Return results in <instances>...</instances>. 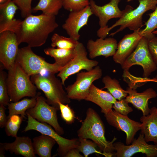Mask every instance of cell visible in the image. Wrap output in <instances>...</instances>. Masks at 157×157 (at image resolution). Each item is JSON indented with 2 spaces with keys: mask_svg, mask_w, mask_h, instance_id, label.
Here are the masks:
<instances>
[{
  "mask_svg": "<svg viewBox=\"0 0 157 157\" xmlns=\"http://www.w3.org/2000/svg\"><path fill=\"white\" fill-rule=\"evenodd\" d=\"M58 26L55 15L31 14L23 20L17 19L11 31L16 35L19 44L25 43L31 48L37 47L43 45Z\"/></svg>",
  "mask_w": 157,
  "mask_h": 157,
  "instance_id": "6da1fadb",
  "label": "cell"
},
{
  "mask_svg": "<svg viewBox=\"0 0 157 157\" xmlns=\"http://www.w3.org/2000/svg\"><path fill=\"white\" fill-rule=\"evenodd\" d=\"M79 138L90 139L95 143L106 157L114 156L115 150L113 143L116 138L110 142L105 136V129L100 116L93 108H89L86 117L77 131Z\"/></svg>",
  "mask_w": 157,
  "mask_h": 157,
  "instance_id": "7a4b0ae2",
  "label": "cell"
},
{
  "mask_svg": "<svg viewBox=\"0 0 157 157\" xmlns=\"http://www.w3.org/2000/svg\"><path fill=\"white\" fill-rule=\"evenodd\" d=\"M8 70L6 82L10 101L17 102L24 97L37 96V87L17 62L15 61Z\"/></svg>",
  "mask_w": 157,
  "mask_h": 157,
  "instance_id": "3957f363",
  "label": "cell"
},
{
  "mask_svg": "<svg viewBox=\"0 0 157 157\" xmlns=\"http://www.w3.org/2000/svg\"><path fill=\"white\" fill-rule=\"evenodd\" d=\"M139 4L135 9H133L119 18L110 27L101 31H97V36L105 38L109 32L115 27L120 26L119 28L109 36H113L126 28L133 31L137 30L143 26L142 16L146 12L150 10H154L157 6L156 0H138Z\"/></svg>",
  "mask_w": 157,
  "mask_h": 157,
  "instance_id": "277c9868",
  "label": "cell"
},
{
  "mask_svg": "<svg viewBox=\"0 0 157 157\" xmlns=\"http://www.w3.org/2000/svg\"><path fill=\"white\" fill-rule=\"evenodd\" d=\"M55 74L49 72L45 74L39 73L31 76V81L37 89L44 92L47 103L60 110L58 102L67 104L71 101L61 81Z\"/></svg>",
  "mask_w": 157,
  "mask_h": 157,
  "instance_id": "5b68a950",
  "label": "cell"
},
{
  "mask_svg": "<svg viewBox=\"0 0 157 157\" xmlns=\"http://www.w3.org/2000/svg\"><path fill=\"white\" fill-rule=\"evenodd\" d=\"M16 61L30 76L43 71L55 74L62 67L55 63L47 62L44 58L35 54L28 46L19 49Z\"/></svg>",
  "mask_w": 157,
  "mask_h": 157,
  "instance_id": "8992f818",
  "label": "cell"
},
{
  "mask_svg": "<svg viewBox=\"0 0 157 157\" xmlns=\"http://www.w3.org/2000/svg\"><path fill=\"white\" fill-rule=\"evenodd\" d=\"M148 39L142 37L136 48L121 65L124 70L128 71L133 65L141 66L143 68V77L147 78L157 69L148 47Z\"/></svg>",
  "mask_w": 157,
  "mask_h": 157,
  "instance_id": "52a82bcc",
  "label": "cell"
},
{
  "mask_svg": "<svg viewBox=\"0 0 157 157\" xmlns=\"http://www.w3.org/2000/svg\"><path fill=\"white\" fill-rule=\"evenodd\" d=\"M102 75V69L98 66L90 71L78 73L75 82L65 88L68 97L78 101L85 100L93 83Z\"/></svg>",
  "mask_w": 157,
  "mask_h": 157,
  "instance_id": "ba28073f",
  "label": "cell"
},
{
  "mask_svg": "<svg viewBox=\"0 0 157 157\" xmlns=\"http://www.w3.org/2000/svg\"><path fill=\"white\" fill-rule=\"evenodd\" d=\"M26 114L28 117L27 124L23 131L35 130L41 134L48 135L52 138L58 145V152L60 156L65 157L70 149L77 148L79 143L78 139H68L65 138L57 133L49 124L39 122L29 114Z\"/></svg>",
  "mask_w": 157,
  "mask_h": 157,
  "instance_id": "9c48e42d",
  "label": "cell"
},
{
  "mask_svg": "<svg viewBox=\"0 0 157 157\" xmlns=\"http://www.w3.org/2000/svg\"><path fill=\"white\" fill-rule=\"evenodd\" d=\"M75 49L76 53L74 57L62 68L57 75L60 78L63 85H65L66 80L70 76L82 70L90 71L99 63L98 61L88 58L87 52L82 43L79 42Z\"/></svg>",
  "mask_w": 157,
  "mask_h": 157,
  "instance_id": "30bf717a",
  "label": "cell"
},
{
  "mask_svg": "<svg viewBox=\"0 0 157 157\" xmlns=\"http://www.w3.org/2000/svg\"><path fill=\"white\" fill-rule=\"evenodd\" d=\"M40 94L39 92L35 106L27 110L26 113L29 114L39 122L49 124L60 135L63 134L64 130L60 126L58 121L57 112L59 109L49 104L46 99L40 96Z\"/></svg>",
  "mask_w": 157,
  "mask_h": 157,
  "instance_id": "8fae6325",
  "label": "cell"
},
{
  "mask_svg": "<svg viewBox=\"0 0 157 157\" xmlns=\"http://www.w3.org/2000/svg\"><path fill=\"white\" fill-rule=\"evenodd\" d=\"M121 0H110L108 3L102 6L97 5L94 0H90V6L93 14L98 17L100 28L97 31H103L108 27V21L114 18H120L133 8L127 5L124 9L121 10L118 4Z\"/></svg>",
  "mask_w": 157,
  "mask_h": 157,
  "instance_id": "7c38bea8",
  "label": "cell"
},
{
  "mask_svg": "<svg viewBox=\"0 0 157 157\" xmlns=\"http://www.w3.org/2000/svg\"><path fill=\"white\" fill-rule=\"evenodd\" d=\"M113 145L115 151V157H131L138 153L144 154L147 157H157V144H148L141 133L137 139L134 138L129 145L118 142H114Z\"/></svg>",
  "mask_w": 157,
  "mask_h": 157,
  "instance_id": "4fadbf2b",
  "label": "cell"
},
{
  "mask_svg": "<svg viewBox=\"0 0 157 157\" xmlns=\"http://www.w3.org/2000/svg\"><path fill=\"white\" fill-rule=\"evenodd\" d=\"M19 45L14 32L6 31L0 33V61L7 70L15 62Z\"/></svg>",
  "mask_w": 157,
  "mask_h": 157,
  "instance_id": "5bb4252c",
  "label": "cell"
},
{
  "mask_svg": "<svg viewBox=\"0 0 157 157\" xmlns=\"http://www.w3.org/2000/svg\"><path fill=\"white\" fill-rule=\"evenodd\" d=\"M107 122L118 130L124 132L126 135V144H131L137 132L140 130L141 123L112 110L104 114Z\"/></svg>",
  "mask_w": 157,
  "mask_h": 157,
  "instance_id": "9a60e30c",
  "label": "cell"
},
{
  "mask_svg": "<svg viewBox=\"0 0 157 157\" xmlns=\"http://www.w3.org/2000/svg\"><path fill=\"white\" fill-rule=\"evenodd\" d=\"M92 15L90 5L81 10L70 12L62 27L70 37L78 41L80 37V30L87 25L89 18Z\"/></svg>",
  "mask_w": 157,
  "mask_h": 157,
  "instance_id": "2e32d148",
  "label": "cell"
},
{
  "mask_svg": "<svg viewBox=\"0 0 157 157\" xmlns=\"http://www.w3.org/2000/svg\"><path fill=\"white\" fill-rule=\"evenodd\" d=\"M117 40L113 38H99L94 41L89 40L87 43L89 56L91 59L100 56L105 58L113 56L117 47Z\"/></svg>",
  "mask_w": 157,
  "mask_h": 157,
  "instance_id": "e0dca14e",
  "label": "cell"
},
{
  "mask_svg": "<svg viewBox=\"0 0 157 157\" xmlns=\"http://www.w3.org/2000/svg\"><path fill=\"white\" fill-rule=\"evenodd\" d=\"M140 30L139 29L125 35L117 44V50L113 56L116 63L121 65L135 49L142 37Z\"/></svg>",
  "mask_w": 157,
  "mask_h": 157,
  "instance_id": "ac0fdd59",
  "label": "cell"
},
{
  "mask_svg": "<svg viewBox=\"0 0 157 157\" xmlns=\"http://www.w3.org/2000/svg\"><path fill=\"white\" fill-rule=\"evenodd\" d=\"M126 90L128 95L125 99L128 103L131 104L136 108L141 110L143 115H148L150 111L149 100L157 96L156 92L152 88H149L141 93L135 89L127 87Z\"/></svg>",
  "mask_w": 157,
  "mask_h": 157,
  "instance_id": "d6986e66",
  "label": "cell"
},
{
  "mask_svg": "<svg viewBox=\"0 0 157 157\" xmlns=\"http://www.w3.org/2000/svg\"><path fill=\"white\" fill-rule=\"evenodd\" d=\"M85 100L92 102L98 106L104 114L113 110L112 106L116 99L108 91H104L93 84L91 85Z\"/></svg>",
  "mask_w": 157,
  "mask_h": 157,
  "instance_id": "ffe728a7",
  "label": "cell"
},
{
  "mask_svg": "<svg viewBox=\"0 0 157 157\" xmlns=\"http://www.w3.org/2000/svg\"><path fill=\"white\" fill-rule=\"evenodd\" d=\"M140 120L141 133L144 135L146 141L152 142L157 144V106L152 107L149 114L143 115Z\"/></svg>",
  "mask_w": 157,
  "mask_h": 157,
  "instance_id": "44dd1931",
  "label": "cell"
},
{
  "mask_svg": "<svg viewBox=\"0 0 157 157\" xmlns=\"http://www.w3.org/2000/svg\"><path fill=\"white\" fill-rule=\"evenodd\" d=\"M15 140L11 143H0L6 150L11 154L21 155L24 157H36L33 142L27 136H17Z\"/></svg>",
  "mask_w": 157,
  "mask_h": 157,
  "instance_id": "7402d4cb",
  "label": "cell"
},
{
  "mask_svg": "<svg viewBox=\"0 0 157 157\" xmlns=\"http://www.w3.org/2000/svg\"><path fill=\"white\" fill-rule=\"evenodd\" d=\"M18 9L12 0L0 4V33L11 31L17 21L14 17Z\"/></svg>",
  "mask_w": 157,
  "mask_h": 157,
  "instance_id": "603a6c76",
  "label": "cell"
},
{
  "mask_svg": "<svg viewBox=\"0 0 157 157\" xmlns=\"http://www.w3.org/2000/svg\"><path fill=\"white\" fill-rule=\"evenodd\" d=\"M56 141L51 137L43 134L33 139V146L35 154L40 157H51V151Z\"/></svg>",
  "mask_w": 157,
  "mask_h": 157,
  "instance_id": "cb8c5ba5",
  "label": "cell"
},
{
  "mask_svg": "<svg viewBox=\"0 0 157 157\" xmlns=\"http://www.w3.org/2000/svg\"><path fill=\"white\" fill-rule=\"evenodd\" d=\"M44 51L46 54L54 59L55 63L62 67L71 60L76 53L75 48L67 49L51 47L45 48Z\"/></svg>",
  "mask_w": 157,
  "mask_h": 157,
  "instance_id": "d4e9b609",
  "label": "cell"
},
{
  "mask_svg": "<svg viewBox=\"0 0 157 157\" xmlns=\"http://www.w3.org/2000/svg\"><path fill=\"white\" fill-rule=\"evenodd\" d=\"M38 93L39 92L38 95ZM37 96L31 99L24 98L20 101L9 103L7 106L9 113L8 119L14 115H20L23 118H25L27 110L35 106Z\"/></svg>",
  "mask_w": 157,
  "mask_h": 157,
  "instance_id": "484cf974",
  "label": "cell"
},
{
  "mask_svg": "<svg viewBox=\"0 0 157 157\" xmlns=\"http://www.w3.org/2000/svg\"><path fill=\"white\" fill-rule=\"evenodd\" d=\"M102 81L104 87L101 89H107L116 99L119 100L124 99L128 95L127 91L122 88L117 79L106 75L103 78Z\"/></svg>",
  "mask_w": 157,
  "mask_h": 157,
  "instance_id": "4316f807",
  "label": "cell"
},
{
  "mask_svg": "<svg viewBox=\"0 0 157 157\" xmlns=\"http://www.w3.org/2000/svg\"><path fill=\"white\" fill-rule=\"evenodd\" d=\"M63 7L62 0H40L38 4L32 9L36 12L41 11L42 13L56 16Z\"/></svg>",
  "mask_w": 157,
  "mask_h": 157,
  "instance_id": "83f0119b",
  "label": "cell"
},
{
  "mask_svg": "<svg viewBox=\"0 0 157 157\" xmlns=\"http://www.w3.org/2000/svg\"><path fill=\"white\" fill-rule=\"evenodd\" d=\"M51 41L52 47L67 49H75L79 42L70 37H65L56 33L52 36Z\"/></svg>",
  "mask_w": 157,
  "mask_h": 157,
  "instance_id": "f1b7e54d",
  "label": "cell"
},
{
  "mask_svg": "<svg viewBox=\"0 0 157 157\" xmlns=\"http://www.w3.org/2000/svg\"><path fill=\"white\" fill-rule=\"evenodd\" d=\"M149 18L144 24L146 26L145 28L140 30V35L142 37H146L148 40L155 35L153 32L157 28V1L156 9L153 12L149 14Z\"/></svg>",
  "mask_w": 157,
  "mask_h": 157,
  "instance_id": "f546056e",
  "label": "cell"
},
{
  "mask_svg": "<svg viewBox=\"0 0 157 157\" xmlns=\"http://www.w3.org/2000/svg\"><path fill=\"white\" fill-rule=\"evenodd\" d=\"M79 143L77 148L79 152L82 153L85 157L93 153H97L106 157L105 154L96 149L98 147L96 144L93 141L88 139L79 138Z\"/></svg>",
  "mask_w": 157,
  "mask_h": 157,
  "instance_id": "4dcf8cb0",
  "label": "cell"
},
{
  "mask_svg": "<svg viewBox=\"0 0 157 157\" xmlns=\"http://www.w3.org/2000/svg\"><path fill=\"white\" fill-rule=\"evenodd\" d=\"M23 118L18 115H14L8 119L5 126V131L8 136L15 138Z\"/></svg>",
  "mask_w": 157,
  "mask_h": 157,
  "instance_id": "1f68e13d",
  "label": "cell"
},
{
  "mask_svg": "<svg viewBox=\"0 0 157 157\" xmlns=\"http://www.w3.org/2000/svg\"><path fill=\"white\" fill-rule=\"evenodd\" d=\"M1 64L0 66V104L8 106L10 102L6 82L7 77Z\"/></svg>",
  "mask_w": 157,
  "mask_h": 157,
  "instance_id": "d6a6232c",
  "label": "cell"
},
{
  "mask_svg": "<svg viewBox=\"0 0 157 157\" xmlns=\"http://www.w3.org/2000/svg\"><path fill=\"white\" fill-rule=\"evenodd\" d=\"M62 0L63 7L70 12L81 10L90 5L89 0Z\"/></svg>",
  "mask_w": 157,
  "mask_h": 157,
  "instance_id": "836d02e7",
  "label": "cell"
},
{
  "mask_svg": "<svg viewBox=\"0 0 157 157\" xmlns=\"http://www.w3.org/2000/svg\"><path fill=\"white\" fill-rule=\"evenodd\" d=\"M61 116L63 119L67 124H70L74 122L75 117L73 110L68 104H65L58 102Z\"/></svg>",
  "mask_w": 157,
  "mask_h": 157,
  "instance_id": "e575fe53",
  "label": "cell"
},
{
  "mask_svg": "<svg viewBox=\"0 0 157 157\" xmlns=\"http://www.w3.org/2000/svg\"><path fill=\"white\" fill-rule=\"evenodd\" d=\"M125 98L116 101L113 104L112 108L117 112L123 115L128 116L133 111L132 108L128 105Z\"/></svg>",
  "mask_w": 157,
  "mask_h": 157,
  "instance_id": "d590c367",
  "label": "cell"
},
{
  "mask_svg": "<svg viewBox=\"0 0 157 157\" xmlns=\"http://www.w3.org/2000/svg\"><path fill=\"white\" fill-rule=\"evenodd\" d=\"M21 11L22 17L25 18L31 14V2L33 0H12Z\"/></svg>",
  "mask_w": 157,
  "mask_h": 157,
  "instance_id": "8d00e7d4",
  "label": "cell"
},
{
  "mask_svg": "<svg viewBox=\"0 0 157 157\" xmlns=\"http://www.w3.org/2000/svg\"><path fill=\"white\" fill-rule=\"evenodd\" d=\"M148 40L149 51L154 62L157 66V37L155 35Z\"/></svg>",
  "mask_w": 157,
  "mask_h": 157,
  "instance_id": "74e56055",
  "label": "cell"
},
{
  "mask_svg": "<svg viewBox=\"0 0 157 157\" xmlns=\"http://www.w3.org/2000/svg\"><path fill=\"white\" fill-rule=\"evenodd\" d=\"M5 106L0 104V127L1 128L5 127L6 123L8 119V116H6Z\"/></svg>",
  "mask_w": 157,
  "mask_h": 157,
  "instance_id": "f35d334b",
  "label": "cell"
},
{
  "mask_svg": "<svg viewBox=\"0 0 157 157\" xmlns=\"http://www.w3.org/2000/svg\"><path fill=\"white\" fill-rule=\"evenodd\" d=\"M79 151L76 148H73L70 149L67 153L65 157H83Z\"/></svg>",
  "mask_w": 157,
  "mask_h": 157,
  "instance_id": "ab89813d",
  "label": "cell"
},
{
  "mask_svg": "<svg viewBox=\"0 0 157 157\" xmlns=\"http://www.w3.org/2000/svg\"><path fill=\"white\" fill-rule=\"evenodd\" d=\"M6 150L3 146L0 144V157H4L5 151Z\"/></svg>",
  "mask_w": 157,
  "mask_h": 157,
  "instance_id": "60d3db41",
  "label": "cell"
},
{
  "mask_svg": "<svg viewBox=\"0 0 157 157\" xmlns=\"http://www.w3.org/2000/svg\"><path fill=\"white\" fill-rule=\"evenodd\" d=\"M8 0H0V4L4 3Z\"/></svg>",
  "mask_w": 157,
  "mask_h": 157,
  "instance_id": "b9f144b4",
  "label": "cell"
},
{
  "mask_svg": "<svg viewBox=\"0 0 157 157\" xmlns=\"http://www.w3.org/2000/svg\"><path fill=\"white\" fill-rule=\"evenodd\" d=\"M153 79L154 81H156L157 82V74L154 78H153Z\"/></svg>",
  "mask_w": 157,
  "mask_h": 157,
  "instance_id": "7bdbcfd3",
  "label": "cell"
},
{
  "mask_svg": "<svg viewBox=\"0 0 157 157\" xmlns=\"http://www.w3.org/2000/svg\"><path fill=\"white\" fill-rule=\"evenodd\" d=\"M153 33L154 34H156L157 35V30L156 31H154L153 32Z\"/></svg>",
  "mask_w": 157,
  "mask_h": 157,
  "instance_id": "ee69618b",
  "label": "cell"
},
{
  "mask_svg": "<svg viewBox=\"0 0 157 157\" xmlns=\"http://www.w3.org/2000/svg\"><path fill=\"white\" fill-rule=\"evenodd\" d=\"M157 1V0H156Z\"/></svg>",
  "mask_w": 157,
  "mask_h": 157,
  "instance_id": "f6af8a7d",
  "label": "cell"
}]
</instances>
